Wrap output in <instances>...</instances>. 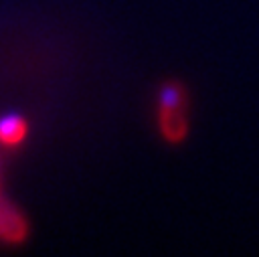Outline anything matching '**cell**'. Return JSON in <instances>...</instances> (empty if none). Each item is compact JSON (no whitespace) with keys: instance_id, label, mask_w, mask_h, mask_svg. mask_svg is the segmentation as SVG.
<instances>
[{"instance_id":"3957f363","label":"cell","mask_w":259,"mask_h":257,"mask_svg":"<svg viewBox=\"0 0 259 257\" xmlns=\"http://www.w3.org/2000/svg\"><path fill=\"white\" fill-rule=\"evenodd\" d=\"M28 138V121L20 113H6L0 117V146L16 148Z\"/></svg>"},{"instance_id":"6da1fadb","label":"cell","mask_w":259,"mask_h":257,"mask_svg":"<svg viewBox=\"0 0 259 257\" xmlns=\"http://www.w3.org/2000/svg\"><path fill=\"white\" fill-rule=\"evenodd\" d=\"M158 130L168 144H180L188 134V93L176 81L164 83L158 93Z\"/></svg>"},{"instance_id":"7a4b0ae2","label":"cell","mask_w":259,"mask_h":257,"mask_svg":"<svg viewBox=\"0 0 259 257\" xmlns=\"http://www.w3.org/2000/svg\"><path fill=\"white\" fill-rule=\"evenodd\" d=\"M28 237V223L24 215L4 196L0 178V241L2 243H22Z\"/></svg>"}]
</instances>
